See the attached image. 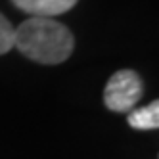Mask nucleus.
<instances>
[{
  "instance_id": "obj_1",
  "label": "nucleus",
  "mask_w": 159,
  "mask_h": 159,
  "mask_svg": "<svg viewBox=\"0 0 159 159\" xmlns=\"http://www.w3.org/2000/svg\"><path fill=\"white\" fill-rule=\"evenodd\" d=\"M14 46L31 61L58 65L73 54L75 37L60 21L33 16L14 29Z\"/></svg>"
},
{
  "instance_id": "obj_2",
  "label": "nucleus",
  "mask_w": 159,
  "mask_h": 159,
  "mask_svg": "<svg viewBox=\"0 0 159 159\" xmlns=\"http://www.w3.org/2000/svg\"><path fill=\"white\" fill-rule=\"evenodd\" d=\"M144 94V83L132 69H121L109 77L104 88V104L115 113H125L136 107Z\"/></svg>"
},
{
  "instance_id": "obj_3",
  "label": "nucleus",
  "mask_w": 159,
  "mask_h": 159,
  "mask_svg": "<svg viewBox=\"0 0 159 159\" xmlns=\"http://www.w3.org/2000/svg\"><path fill=\"white\" fill-rule=\"evenodd\" d=\"M14 6L21 12L35 17H52L69 12L79 0H12Z\"/></svg>"
},
{
  "instance_id": "obj_4",
  "label": "nucleus",
  "mask_w": 159,
  "mask_h": 159,
  "mask_svg": "<svg viewBox=\"0 0 159 159\" xmlns=\"http://www.w3.org/2000/svg\"><path fill=\"white\" fill-rule=\"evenodd\" d=\"M129 125L136 130H155L159 129V102L153 100L138 109H130L129 113Z\"/></svg>"
},
{
  "instance_id": "obj_5",
  "label": "nucleus",
  "mask_w": 159,
  "mask_h": 159,
  "mask_svg": "<svg viewBox=\"0 0 159 159\" xmlns=\"http://www.w3.org/2000/svg\"><path fill=\"white\" fill-rule=\"evenodd\" d=\"M14 48V27L0 14V56Z\"/></svg>"
}]
</instances>
